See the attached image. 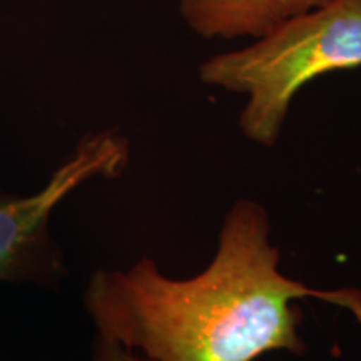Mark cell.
<instances>
[{"mask_svg":"<svg viewBox=\"0 0 361 361\" xmlns=\"http://www.w3.org/2000/svg\"><path fill=\"white\" fill-rule=\"evenodd\" d=\"M305 298L346 306L361 322L353 291L313 290L281 273L268 213L243 200L224 216L214 258L196 276H166L151 258L97 269L84 306L97 335L151 361H256L273 351L305 355L295 306Z\"/></svg>","mask_w":361,"mask_h":361,"instance_id":"1","label":"cell"},{"mask_svg":"<svg viewBox=\"0 0 361 361\" xmlns=\"http://www.w3.org/2000/svg\"><path fill=\"white\" fill-rule=\"evenodd\" d=\"M361 67V0H329L284 22L255 44L202 62L200 79L246 94L239 128L247 139L273 147L291 101L311 80Z\"/></svg>","mask_w":361,"mask_h":361,"instance_id":"2","label":"cell"},{"mask_svg":"<svg viewBox=\"0 0 361 361\" xmlns=\"http://www.w3.org/2000/svg\"><path fill=\"white\" fill-rule=\"evenodd\" d=\"M128 161V139L104 130L85 135L37 192L17 196L0 191V281L56 283L66 268L49 231L52 211L87 180L117 178Z\"/></svg>","mask_w":361,"mask_h":361,"instance_id":"3","label":"cell"},{"mask_svg":"<svg viewBox=\"0 0 361 361\" xmlns=\"http://www.w3.org/2000/svg\"><path fill=\"white\" fill-rule=\"evenodd\" d=\"M329 0H179L189 29L204 39H259Z\"/></svg>","mask_w":361,"mask_h":361,"instance_id":"4","label":"cell"},{"mask_svg":"<svg viewBox=\"0 0 361 361\" xmlns=\"http://www.w3.org/2000/svg\"><path fill=\"white\" fill-rule=\"evenodd\" d=\"M92 361H151L137 351L128 348L109 338L101 335L96 336L94 341V356Z\"/></svg>","mask_w":361,"mask_h":361,"instance_id":"5","label":"cell"}]
</instances>
